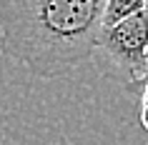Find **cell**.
<instances>
[{
  "mask_svg": "<svg viewBox=\"0 0 148 145\" xmlns=\"http://www.w3.org/2000/svg\"><path fill=\"white\" fill-rule=\"evenodd\" d=\"M143 103H148V83L143 85Z\"/></svg>",
  "mask_w": 148,
  "mask_h": 145,
  "instance_id": "5b68a950",
  "label": "cell"
},
{
  "mask_svg": "<svg viewBox=\"0 0 148 145\" xmlns=\"http://www.w3.org/2000/svg\"><path fill=\"white\" fill-rule=\"evenodd\" d=\"M146 83H148V78H146Z\"/></svg>",
  "mask_w": 148,
  "mask_h": 145,
  "instance_id": "8992f818",
  "label": "cell"
},
{
  "mask_svg": "<svg viewBox=\"0 0 148 145\" xmlns=\"http://www.w3.org/2000/svg\"><path fill=\"white\" fill-rule=\"evenodd\" d=\"M95 53L128 85H146L148 78V8L101 28Z\"/></svg>",
  "mask_w": 148,
  "mask_h": 145,
  "instance_id": "7a4b0ae2",
  "label": "cell"
},
{
  "mask_svg": "<svg viewBox=\"0 0 148 145\" xmlns=\"http://www.w3.org/2000/svg\"><path fill=\"white\" fill-rule=\"evenodd\" d=\"M106 0H0V53L53 80L95 55Z\"/></svg>",
  "mask_w": 148,
  "mask_h": 145,
  "instance_id": "6da1fadb",
  "label": "cell"
},
{
  "mask_svg": "<svg viewBox=\"0 0 148 145\" xmlns=\"http://www.w3.org/2000/svg\"><path fill=\"white\" fill-rule=\"evenodd\" d=\"M140 120H143V125H146V130H148V103H143V110H140Z\"/></svg>",
  "mask_w": 148,
  "mask_h": 145,
  "instance_id": "277c9868",
  "label": "cell"
},
{
  "mask_svg": "<svg viewBox=\"0 0 148 145\" xmlns=\"http://www.w3.org/2000/svg\"><path fill=\"white\" fill-rule=\"evenodd\" d=\"M148 8V0H106L103 5V28Z\"/></svg>",
  "mask_w": 148,
  "mask_h": 145,
  "instance_id": "3957f363",
  "label": "cell"
}]
</instances>
